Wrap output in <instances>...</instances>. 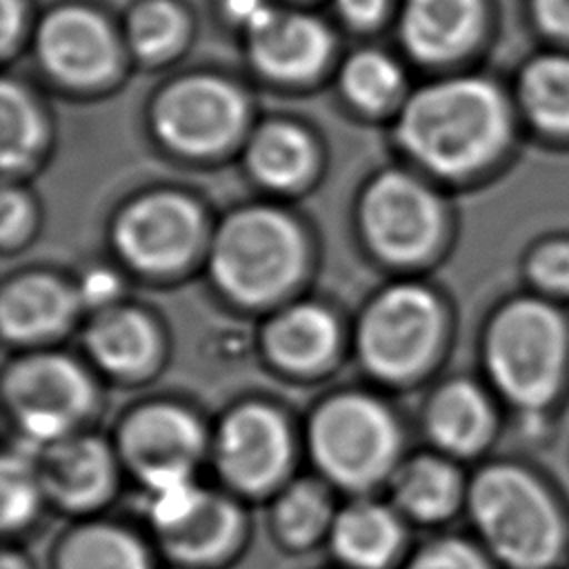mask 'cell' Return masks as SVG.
Here are the masks:
<instances>
[{
	"mask_svg": "<svg viewBox=\"0 0 569 569\" xmlns=\"http://www.w3.org/2000/svg\"><path fill=\"white\" fill-rule=\"evenodd\" d=\"M529 291L569 305V231L545 236L525 256Z\"/></svg>",
	"mask_w": 569,
	"mask_h": 569,
	"instance_id": "obj_32",
	"label": "cell"
},
{
	"mask_svg": "<svg viewBox=\"0 0 569 569\" xmlns=\"http://www.w3.org/2000/svg\"><path fill=\"white\" fill-rule=\"evenodd\" d=\"M182 13L167 0H149L129 18V42L142 58H164L182 40Z\"/></svg>",
	"mask_w": 569,
	"mask_h": 569,
	"instance_id": "obj_31",
	"label": "cell"
},
{
	"mask_svg": "<svg viewBox=\"0 0 569 569\" xmlns=\"http://www.w3.org/2000/svg\"><path fill=\"white\" fill-rule=\"evenodd\" d=\"M538 24L562 40H569V0H533Z\"/></svg>",
	"mask_w": 569,
	"mask_h": 569,
	"instance_id": "obj_34",
	"label": "cell"
},
{
	"mask_svg": "<svg viewBox=\"0 0 569 569\" xmlns=\"http://www.w3.org/2000/svg\"><path fill=\"white\" fill-rule=\"evenodd\" d=\"M427 429L440 449L473 456L496 436V405L478 382L451 380L433 396L427 409Z\"/></svg>",
	"mask_w": 569,
	"mask_h": 569,
	"instance_id": "obj_16",
	"label": "cell"
},
{
	"mask_svg": "<svg viewBox=\"0 0 569 569\" xmlns=\"http://www.w3.org/2000/svg\"><path fill=\"white\" fill-rule=\"evenodd\" d=\"M465 496L478 542L500 569H567L569 505L538 469L491 462Z\"/></svg>",
	"mask_w": 569,
	"mask_h": 569,
	"instance_id": "obj_2",
	"label": "cell"
},
{
	"mask_svg": "<svg viewBox=\"0 0 569 569\" xmlns=\"http://www.w3.org/2000/svg\"><path fill=\"white\" fill-rule=\"evenodd\" d=\"M27 222V200L13 191L4 189L0 200V236L2 242H11Z\"/></svg>",
	"mask_w": 569,
	"mask_h": 569,
	"instance_id": "obj_35",
	"label": "cell"
},
{
	"mask_svg": "<svg viewBox=\"0 0 569 569\" xmlns=\"http://www.w3.org/2000/svg\"><path fill=\"white\" fill-rule=\"evenodd\" d=\"M111 456L96 438H62L49 445L40 480L44 491L69 509H84L102 500L111 487Z\"/></svg>",
	"mask_w": 569,
	"mask_h": 569,
	"instance_id": "obj_17",
	"label": "cell"
},
{
	"mask_svg": "<svg viewBox=\"0 0 569 569\" xmlns=\"http://www.w3.org/2000/svg\"><path fill=\"white\" fill-rule=\"evenodd\" d=\"M313 160L309 138L291 124L262 127L249 147V167L269 187H293Z\"/></svg>",
	"mask_w": 569,
	"mask_h": 569,
	"instance_id": "obj_26",
	"label": "cell"
},
{
	"mask_svg": "<svg viewBox=\"0 0 569 569\" xmlns=\"http://www.w3.org/2000/svg\"><path fill=\"white\" fill-rule=\"evenodd\" d=\"M0 120H2V169H22L40 142V118L29 96L4 80L0 89Z\"/></svg>",
	"mask_w": 569,
	"mask_h": 569,
	"instance_id": "obj_29",
	"label": "cell"
},
{
	"mask_svg": "<svg viewBox=\"0 0 569 569\" xmlns=\"http://www.w3.org/2000/svg\"><path fill=\"white\" fill-rule=\"evenodd\" d=\"M56 569H151L144 545L116 525L71 531L56 551Z\"/></svg>",
	"mask_w": 569,
	"mask_h": 569,
	"instance_id": "obj_24",
	"label": "cell"
},
{
	"mask_svg": "<svg viewBox=\"0 0 569 569\" xmlns=\"http://www.w3.org/2000/svg\"><path fill=\"white\" fill-rule=\"evenodd\" d=\"M0 569H33L31 562L18 551H4L0 556Z\"/></svg>",
	"mask_w": 569,
	"mask_h": 569,
	"instance_id": "obj_40",
	"label": "cell"
},
{
	"mask_svg": "<svg viewBox=\"0 0 569 569\" xmlns=\"http://www.w3.org/2000/svg\"><path fill=\"white\" fill-rule=\"evenodd\" d=\"M4 393L24 442L33 447L62 440L91 405V385L84 371L73 360L53 353L13 365L4 380Z\"/></svg>",
	"mask_w": 569,
	"mask_h": 569,
	"instance_id": "obj_7",
	"label": "cell"
},
{
	"mask_svg": "<svg viewBox=\"0 0 569 569\" xmlns=\"http://www.w3.org/2000/svg\"><path fill=\"white\" fill-rule=\"evenodd\" d=\"M387 7V0H338L340 13L353 24L376 22Z\"/></svg>",
	"mask_w": 569,
	"mask_h": 569,
	"instance_id": "obj_38",
	"label": "cell"
},
{
	"mask_svg": "<svg viewBox=\"0 0 569 569\" xmlns=\"http://www.w3.org/2000/svg\"><path fill=\"white\" fill-rule=\"evenodd\" d=\"M467 489L453 465L440 458L409 462L396 480V498L402 509L425 522H436L456 511Z\"/></svg>",
	"mask_w": 569,
	"mask_h": 569,
	"instance_id": "obj_25",
	"label": "cell"
},
{
	"mask_svg": "<svg viewBox=\"0 0 569 569\" xmlns=\"http://www.w3.org/2000/svg\"><path fill=\"white\" fill-rule=\"evenodd\" d=\"M302 236L291 218L276 209L251 207L224 220L213 251L211 273L231 298L260 305L280 296L300 273Z\"/></svg>",
	"mask_w": 569,
	"mask_h": 569,
	"instance_id": "obj_4",
	"label": "cell"
},
{
	"mask_svg": "<svg viewBox=\"0 0 569 569\" xmlns=\"http://www.w3.org/2000/svg\"><path fill=\"white\" fill-rule=\"evenodd\" d=\"M480 24V0H407L400 33L416 58L440 62L467 51L476 42Z\"/></svg>",
	"mask_w": 569,
	"mask_h": 569,
	"instance_id": "obj_15",
	"label": "cell"
},
{
	"mask_svg": "<svg viewBox=\"0 0 569 569\" xmlns=\"http://www.w3.org/2000/svg\"><path fill=\"white\" fill-rule=\"evenodd\" d=\"M89 353L113 373L142 369L156 351V333L149 320L133 309H107L87 331Z\"/></svg>",
	"mask_w": 569,
	"mask_h": 569,
	"instance_id": "obj_22",
	"label": "cell"
},
{
	"mask_svg": "<svg viewBox=\"0 0 569 569\" xmlns=\"http://www.w3.org/2000/svg\"><path fill=\"white\" fill-rule=\"evenodd\" d=\"M402 569H498V565L480 542L449 536L427 542Z\"/></svg>",
	"mask_w": 569,
	"mask_h": 569,
	"instance_id": "obj_33",
	"label": "cell"
},
{
	"mask_svg": "<svg viewBox=\"0 0 569 569\" xmlns=\"http://www.w3.org/2000/svg\"><path fill=\"white\" fill-rule=\"evenodd\" d=\"M313 460L338 485L362 489L378 482L398 451L391 413L367 396H338L311 420Z\"/></svg>",
	"mask_w": 569,
	"mask_h": 569,
	"instance_id": "obj_5",
	"label": "cell"
},
{
	"mask_svg": "<svg viewBox=\"0 0 569 569\" xmlns=\"http://www.w3.org/2000/svg\"><path fill=\"white\" fill-rule=\"evenodd\" d=\"M402 147L442 176H467L496 162L513 133L511 109L489 80L451 78L411 96L396 127Z\"/></svg>",
	"mask_w": 569,
	"mask_h": 569,
	"instance_id": "obj_3",
	"label": "cell"
},
{
	"mask_svg": "<svg viewBox=\"0 0 569 569\" xmlns=\"http://www.w3.org/2000/svg\"><path fill=\"white\" fill-rule=\"evenodd\" d=\"M242 122L240 91L213 76H191L171 84L153 109L158 136L187 153L222 149L238 136Z\"/></svg>",
	"mask_w": 569,
	"mask_h": 569,
	"instance_id": "obj_8",
	"label": "cell"
},
{
	"mask_svg": "<svg viewBox=\"0 0 569 569\" xmlns=\"http://www.w3.org/2000/svg\"><path fill=\"white\" fill-rule=\"evenodd\" d=\"M527 120L551 138H569V56L529 62L518 84Z\"/></svg>",
	"mask_w": 569,
	"mask_h": 569,
	"instance_id": "obj_23",
	"label": "cell"
},
{
	"mask_svg": "<svg viewBox=\"0 0 569 569\" xmlns=\"http://www.w3.org/2000/svg\"><path fill=\"white\" fill-rule=\"evenodd\" d=\"M38 449L24 442L2 458L0 467V522L7 531L24 527L38 511L42 480L40 469H33L31 451Z\"/></svg>",
	"mask_w": 569,
	"mask_h": 569,
	"instance_id": "obj_27",
	"label": "cell"
},
{
	"mask_svg": "<svg viewBox=\"0 0 569 569\" xmlns=\"http://www.w3.org/2000/svg\"><path fill=\"white\" fill-rule=\"evenodd\" d=\"M442 333V309L436 296L416 284L380 293L360 320L358 349L380 378L413 376L433 353Z\"/></svg>",
	"mask_w": 569,
	"mask_h": 569,
	"instance_id": "obj_6",
	"label": "cell"
},
{
	"mask_svg": "<svg viewBox=\"0 0 569 569\" xmlns=\"http://www.w3.org/2000/svg\"><path fill=\"white\" fill-rule=\"evenodd\" d=\"M224 11L227 16L247 27V31H251L253 27H258L273 9L264 2V0H224Z\"/></svg>",
	"mask_w": 569,
	"mask_h": 569,
	"instance_id": "obj_37",
	"label": "cell"
},
{
	"mask_svg": "<svg viewBox=\"0 0 569 569\" xmlns=\"http://www.w3.org/2000/svg\"><path fill=\"white\" fill-rule=\"evenodd\" d=\"M20 27V4L18 0H2L0 2V44L2 51H9L13 36Z\"/></svg>",
	"mask_w": 569,
	"mask_h": 569,
	"instance_id": "obj_39",
	"label": "cell"
},
{
	"mask_svg": "<svg viewBox=\"0 0 569 569\" xmlns=\"http://www.w3.org/2000/svg\"><path fill=\"white\" fill-rule=\"evenodd\" d=\"M78 305L76 291L51 276H24L0 300V325L9 340L44 338L67 325Z\"/></svg>",
	"mask_w": 569,
	"mask_h": 569,
	"instance_id": "obj_20",
	"label": "cell"
},
{
	"mask_svg": "<svg viewBox=\"0 0 569 569\" xmlns=\"http://www.w3.org/2000/svg\"><path fill=\"white\" fill-rule=\"evenodd\" d=\"M398 518L376 502H353L331 522V551L347 569H389L402 547Z\"/></svg>",
	"mask_w": 569,
	"mask_h": 569,
	"instance_id": "obj_19",
	"label": "cell"
},
{
	"mask_svg": "<svg viewBox=\"0 0 569 569\" xmlns=\"http://www.w3.org/2000/svg\"><path fill=\"white\" fill-rule=\"evenodd\" d=\"M247 33L253 62L273 78H307L325 64L331 49L327 29L302 13L271 11Z\"/></svg>",
	"mask_w": 569,
	"mask_h": 569,
	"instance_id": "obj_14",
	"label": "cell"
},
{
	"mask_svg": "<svg viewBox=\"0 0 569 569\" xmlns=\"http://www.w3.org/2000/svg\"><path fill=\"white\" fill-rule=\"evenodd\" d=\"M402 76L393 60L378 51L351 56L342 69V89L353 104L367 111L385 109L400 91Z\"/></svg>",
	"mask_w": 569,
	"mask_h": 569,
	"instance_id": "obj_30",
	"label": "cell"
},
{
	"mask_svg": "<svg viewBox=\"0 0 569 569\" xmlns=\"http://www.w3.org/2000/svg\"><path fill=\"white\" fill-rule=\"evenodd\" d=\"M567 569H569V565H567Z\"/></svg>",
	"mask_w": 569,
	"mask_h": 569,
	"instance_id": "obj_41",
	"label": "cell"
},
{
	"mask_svg": "<svg viewBox=\"0 0 569 569\" xmlns=\"http://www.w3.org/2000/svg\"><path fill=\"white\" fill-rule=\"evenodd\" d=\"M493 393L529 422L558 413L569 396V305L533 291L505 300L482 338Z\"/></svg>",
	"mask_w": 569,
	"mask_h": 569,
	"instance_id": "obj_1",
	"label": "cell"
},
{
	"mask_svg": "<svg viewBox=\"0 0 569 569\" xmlns=\"http://www.w3.org/2000/svg\"><path fill=\"white\" fill-rule=\"evenodd\" d=\"M329 525V500L313 482L291 485L276 507L278 536L296 549L309 547Z\"/></svg>",
	"mask_w": 569,
	"mask_h": 569,
	"instance_id": "obj_28",
	"label": "cell"
},
{
	"mask_svg": "<svg viewBox=\"0 0 569 569\" xmlns=\"http://www.w3.org/2000/svg\"><path fill=\"white\" fill-rule=\"evenodd\" d=\"M289 458V433L282 418L264 405L229 413L218 438V462L227 480L258 491L278 480Z\"/></svg>",
	"mask_w": 569,
	"mask_h": 569,
	"instance_id": "obj_12",
	"label": "cell"
},
{
	"mask_svg": "<svg viewBox=\"0 0 569 569\" xmlns=\"http://www.w3.org/2000/svg\"><path fill=\"white\" fill-rule=\"evenodd\" d=\"M116 291H118L116 276L111 271H104V269H93L82 278L76 296H78V302L104 305L113 298Z\"/></svg>",
	"mask_w": 569,
	"mask_h": 569,
	"instance_id": "obj_36",
	"label": "cell"
},
{
	"mask_svg": "<svg viewBox=\"0 0 569 569\" xmlns=\"http://www.w3.org/2000/svg\"><path fill=\"white\" fill-rule=\"evenodd\" d=\"M38 53L51 73L76 84L102 80L116 62L109 27L84 7H60L44 18Z\"/></svg>",
	"mask_w": 569,
	"mask_h": 569,
	"instance_id": "obj_13",
	"label": "cell"
},
{
	"mask_svg": "<svg viewBox=\"0 0 569 569\" xmlns=\"http://www.w3.org/2000/svg\"><path fill=\"white\" fill-rule=\"evenodd\" d=\"M264 342L271 358L280 365L289 369H311L333 353L338 327L327 309L298 305L269 325Z\"/></svg>",
	"mask_w": 569,
	"mask_h": 569,
	"instance_id": "obj_21",
	"label": "cell"
},
{
	"mask_svg": "<svg viewBox=\"0 0 569 569\" xmlns=\"http://www.w3.org/2000/svg\"><path fill=\"white\" fill-rule=\"evenodd\" d=\"M362 227L385 258L416 260L438 242L442 229L440 202L411 176L387 171L365 193Z\"/></svg>",
	"mask_w": 569,
	"mask_h": 569,
	"instance_id": "obj_9",
	"label": "cell"
},
{
	"mask_svg": "<svg viewBox=\"0 0 569 569\" xmlns=\"http://www.w3.org/2000/svg\"><path fill=\"white\" fill-rule=\"evenodd\" d=\"M158 536L167 556L182 567H216L231 558L240 540V516L227 500L204 491L189 516Z\"/></svg>",
	"mask_w": 569,
	"mask_h": 569,
	"instance_id": "obj_18",
	"label": "cell"
},
{
	"mask_svg": "<svg viewBox=\"0 0 569 569\" xmlns=\"http://www.w3.org/2000/svg\"><path fill=\"white\" fill-rule=\"evenodd\" d=\"M122 451L147 489L191 478L202 431L191 413L173 405H149L122 427Z\"/></svg>",
	"mask_w": 569,
	"mask_h": 569,
	"instance_id": "obj_11",
	"label": "cell"
},
{
	"mask_svg": "<svg viewBox=\"0 0 569 569\" xmlns=\"http://www.w3.org/2000/svg\"><path fill=\"white\" fill-rule=\"evenodd\" d=\"M200 213L178 193H153L129 204L116 222V244L138 269L164 273L193 253Z\"/></svg>",
	"mask_w": 569,
	"mask_h": 569,
	"instance_id": "obj_10",
	"label": "cell"
}]
</instances>
